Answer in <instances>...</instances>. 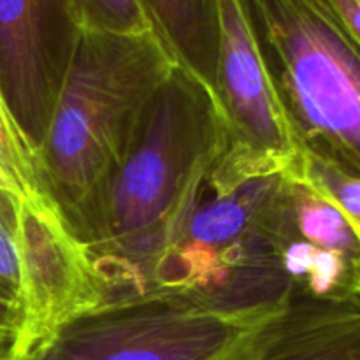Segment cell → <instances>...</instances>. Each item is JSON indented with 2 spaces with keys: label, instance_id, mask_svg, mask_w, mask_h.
<instances>
[{
  "label": "cell",
  "instance_id": "6da1fadb",
  "mask_svg": "<svg viewBox=\"0 0 360 360\" xmlns=\"http://www.w3.org/2000/svg\"><path fill=\"white\" fill-rule=\"evenodd\" d=\"M224 150L214 95L176 67L112 174L86 248L104 306L150 294L155 266L200 202Z\"/></svg>",
  "mask_w": 360,
  "mask_h": 360
},
{
  "label": "cell",
  "instance_id": "7a4b0ae2",
  "mask_svg": "<svg viewBox=\"0 0 360 360\" xmlns=\"http://www.w3.org/2000/svg\"><path fill=\"white\" fill-rule=\"evenodd\" d=\"M176 67L153 30L81 27L37 155L46 197L83 245L94 238L112 174Z\"/></svg>",
  "mask_w": 360,
  "mask_h": 360
},
{
  "label": "cell",
  "instance_id": "3957f363",
  "mask_svg": "<svg viewBox=\"0 0 360 360\" xmlns=\"http://www.w3.org/2000/svg\"><path fill=\"white\" fill-rule=\"evenodd\" d=\"M302 153L360 178V48L327 0H238Z\"/></svg>",
  "mask_w": 360,
  "mask_h": 360
},
{
  "label": "cell",
  "instance_id": "277c9868",
  "mask_svg": "<svg viewBox=\"0 0 360 360\" xmlns=\"http://www.w3.org/2000/svg\"><path fill=\"white\" fill-rule=\"evenodd\" d=\"M281 174L200 199L150 280L151 295L199 302L225 313L287 304L292 290L278 266L269 211Z\"/></svg>",
  "mask_w": 360,
  "mask_h": 360
},
{
  "label": "cell",
  "instance_id": "5b68a950",
  "mask_svg": "<svg viewBox=\"0 0 360 360\" xmlns=\"http://www.w3.org/2000/svg\"><path fill=\"white\" fill-rule=\"evenodd\" d=\"M213 95L224 150L204 193L221 195L246 181L301 169L302 150L238 0H221Z\"/></svg>",
  "mask_w": 360,
  "mask_h": 360
},
{
  "label": "cell",
  "instance_id": "8992f818",
  "mask_svg": "<svg viewBox=\"0 0 360 360\" xmlns=\"http://www.w3.org/2000/svg\"><path fill=\"white\" fill-rule=\"evenodd\" d=\"M283 306L225 313L183 297L151 295L74 320L53 348L58 360H232Z\"/></svg>",
  "mask_w": 360,
  "mask_h": 360
},
{
  "label": "cell",
  "instance_id": "52a82bcc",
  "mask_svg": "<svg viewBox=\"0 0 360 360\" xmlns=\"http://www.w3.org/2000/svg\"><path fill=\"white\" fill-rule=\"evenodd\" d=\"M16 253L20 359L51 345L74 320L104 308L105 295L86 248L49 197L16 199Z\"/></svg>",
  "mask_w": 360,
  "mask_h": 360
},
{
  "label": "cell",
  "instance_id": "ba28073f",
  "mask_svg": "<svg viewBox=\"0 0 360 360\" xmlns=\"http://www.w3.org/2000/svg\"><path fill=\"white\" fill-rule=\"evenodd\" d=\"M79 30L67 0H0V88L35 150L48 130Z\"/></svg>",
  "mask_w": 360,
  "mask_h": 360
},
{
  "label": "cell",
  "instance_id": "9c48e42d",
  "mask_svg": "<svg viewBox=\"0 0 360 360\" xmlns=\"http://www.w3.org/2000/svg\"><path fill=\"white\" fill-rule=\"evenodd\" d=\"M232 360H360V297L290 295Z\"/></svg>",
  "mask_w": 360,
  "mask_h": 360
},
{
  "label": "cell",
  "instance_id": "30bf717a",
  "mask_svg": "<svg viewBox=\"0 0 360 360\" xmlns=\"http://www.w3.org/2000/svg\"><path fill=\"white\" fill-rule=\"evenodd\" d=\"M176 65L213 94L221 34V0H139Z\"/></svg>",
  "mask_w": 360,
  "mask_h": 360
},
{
  "label": "cell",
  "instance_id": "8fae6325",
  "mask_svg": "<svg viewBox=\"0 0 360 360\" xmlns=\"http://www.w3.org/2000/svg\"><path fill=\"white\" fill-rule=\"evenodd\" d=\"M0 169L13 183L18 199L46 195L39 155L14 118L0 88Z\"/></svg>",
  "mask_w": 360,
  "mask_h": 360
},
{
  "label": "cell",
  "instance_id": "7c38bea8",
  "mask_svg": "<svg viewBox=\"0 0 360 360\" xmlns=\"http://www.w3.org/2000/svg\"><path fill=\"white\" fill-rule=\"evenodd\" d=\"M84 28L118 34L153 30L139 0H67Z\"/></svg>",
  "mask_w": 360,
  "mask_h": 360
},
{
  "label": "cell",
  "instance_id": "4fadbf2b",
  "mask_svg": "<svg viewBox=\"0 0 360 360\" xmlns=\"http://www.w3.org/2000/svg\"><path fill=\"white\" fill-rule=\"evenodd\" d=\"M301 172L348 214L360 232V178H350L306 153H302Z\"/></svg>",
  "mask_w": 360,
  "mask_h": 360
},
{
  "label": "cell",
  "instance_id": "5bb4252c",
  "mask_svg": "<svg viewBox=\"0 0 360 360\" xmlns=\"http://www.w3.org/2000/svg\"><path fill=\"white\" fill-rule=\"evenodd\" d=\"M0 295L18 301L20 267L16 253V197L0 192Z\"/></svg>",
  "mask_w": 360,
  "mask_h": 360
},
{
  "label": "cell",
  "instance_id": "9a60e30c",
  "mask_svg": "<svg viewBox=\"0 0 360 360\" xmlns=\"http://www.w3.org/2000/svg\"><path fill=\"white\" fill-rule=\"evenodd\" d=\"M21 326L23 316L20 302L0 295V360H16Z\"/></svg>",
  "mask_w": 360,
  "mask_h": 360
},
{
  "label": "cell",
  "instance_id": "2e32d148",
  "mask_svg": "<svg viewBox=\"0 0 360 360\" xmlns=\"http://www.w3.org/2000/svg\"><path fill=\"white\" fill-rule=\"evenodd\" d=\"M327 4L360 48V0H327Z\"/></svg>",
  "mask_w": 360,
  "mask_h": 360
},
{
  "label": "cell",
  "instance_id": "e0dca14e",
  "mask_svg": "<svg viewBox=\"0 0 360 360\" xmlns=\"http://www.w3.org/2000/svg\"><path fill=\"white\" fill-rule=\"evenodd\" d=\"M16 360H58L56 357V352L53 348V343L48 345V347H42L39 350L30 352V354L23 355V357L16 359Z\"/></svg>",
  "mask_w": 360,
  "mask_h": 360
},
{
  "label": "cell",
  "instance_id": "ac0fdd59",
  "mask_svg": "<svg viewBox=\"0 0 360 360\" xmlns=\"http://www.w3.org/2000/svg\"><path fill=\"white\" fill-rule=\"evenodd\" d=\"M0 192L11 193V195H14L18 199V193H16V190H14L13 183L9 181V178H7L6 174H4L2 169H0Z\"/></svg>",
  "mask_w": 360,
  "mask_h": 360
},
{
  "label": "cell",
  "instance_id": "d6986e66",
  "mask_svg": "<svg viewBox=\"0 0 360 360\" xmlns=\"http://www.w3.org/2000/svg\"><path fill=\"white\" fill-rule=\"evenodd\" d=\"M355 294L360 297V269H359V274H357V283H355Z\"/></svg>",
  "mask_w": 360,
  "mask_h": 360
}]
</instances>
